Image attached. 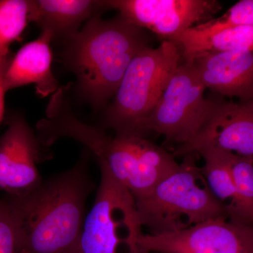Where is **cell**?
<instances>
[{"label":"cell","mask_w":253,"mask_h":253,"mask_svg":"<svg viewBox=\"0 0 253 253\" xmlns=\"http://www.w3.org/2000/svg\"><path fill=\"white\" fill-rule=\"evenodd\" d=\"M94 189L84 155L30 194L6 195L19 253H79L86 201Z\"/></svg>","instance_id":"obj_1"},{"label":"cell","mask_w":253,"mask_h":253,"mask_svg":"<svg viewBox=\"0 0 253 253\" xmlns=\"http://www.w3.org/2000/svg\"><path fill=\"white\" fill-rule=\"evenodd\" d=\"M64 42L63 60L76 76L78 93L99 110L114 96L131 61L148 46L149 37L121 16H99Z\"/></svg>","instance_id":"obj_2"},{"label":"cell","mask_w":253,"mask_h":253,"mask_svg":"<svg viewBox=\"0 0 253 253\" xmlns=\"http://www.w3.org/2000/svg\"><path fill=\"white\" fill-rule=\"evenodd\" d=\"M199 154L183 156L179 168L149 194L135 200L141 227L151 235L186 229L204 221L226 216V205L211 192L197 165Z\"/></svg>","instance_id":"obj_3"},{"label":"cell","mask_w":253,"mask_h":253,"mask_svg":"<svg viewBox=\"0 0 253 253\" xmlns=\"http://www.w3.org/2000/svg\"><path fill=\"white\" fill-rule=\"evenodd\" d=\"M180 50L172 41L157 48L146 46L128 66L113 102L105 111L102 129L115 135L144 137L143 126L181 62Z\"/></svg>","instance_id":"obj_4"},{"label":"cell","mask_w":253,"mask_h":253,"mask_svg":"<svg viewBox=\"0 0 253 253\" xmlns=\"http://www.w3.org/2000/svg\"><path fill=\"white\" fill-rule=\"evenodd\" d=\"M101 181L94 205L86 216L80 241L79 253H118L128 231L134 242L143 234L135 200L113 175L106 165L97 160Z\"/></svg>","instance_id":"obj_5"},{"label":"cell","mask_w":253,"mask_h":253,"mask_svg":"<svg viewBox=\"0 0 253 253\" xmlns=\"http://www.w3.org/2000/svg\"><path fill=\"white\" fill-rule=\"evenodd\" d=\"M192 62L180 63L143 126L144 136L154 131L167 142L179 145L192 140L204 124L211 100Z\"/></svg>","instance_id":"obj_6"},{"label":"cell","mask_w":253,"mask_h":253,"mask_svg":"<svg viewBox=\"0 0 253 253\" xmlns=\"http://www.w3.org/2000/svg\"><path fill=\"white\" fill-rule=\"evenodd\" d=\"M136 242L158 253H253V225L222 216L174 232L143 233Z\"/></svg>","instance_id":"obj_7"},{"label":"cell","mask_w":253,"mask_h":253,"mask_svg":"<svg viewBox=\"0 0 253 253\" xmlns=\"http://www.w3.org/2000/svg\"><path fill=\"white\" fill-rule=\"evenodd\" d=\"M106 5L163 41H174L190 28L212 19L221 9L216 0H109Z\"/></svg>","instance_id":"obj_8"},{"label":"cell","mask_w":253,"mask_h":253,"mask_svg":"<svg viewBox=\"0 0 253 253\" xmlns=\"http://www.w3.org/2000/svg\"><path fill=\"white\" fill-rule=\"evenodd\" d=\"M22 116L10 118L0 137V191L7 196L30 194L42 184L38 163L50 159Z\"/></svg>","instance_id":"obj_9"},{"label":"cell","mask_w":253,"mask_h":253,"mask_svg":"<svg viewBox=\"0 0 253 253\" xmlns=\"http://www.w3.org/2000/svg\"><path fill=\"white\" fill-rule=\"evenodd\" d=\"M207 148L253 156V100L227 102L211 100L204 124L196 136L174 149V157Z\"/></svg>","instance_id":"obj_10"},{"label":"cell","mask_w":253,"mask_h":253,"mask_svg":"<svg viewBox=\"0 0 253 253\" xmlns=\"http://www.w3.org/2000/svg\"><path fill=\"white\" fill-rule=\"evenodd\" d=\"M191 62L206 89L241 102L253 100V51L210 53Z\"/></svg>","instance_id":"obj_11"},{"label":"cell","mask_w":253,"mask_h":253,"mask_svg":"<svg viewBox=\"0 0 253 253\" xmlns=\"http://www.w3.org/2000/svg\"><path fill=\"white\" fill-rule=\"evenodd\" d=\"M53 41L54 38L49 32L42 31L39 38L18 50L13 56L5 76L6 92L34 84L37 94L46 97L59 89V83L51 69L52 52L50 44Z\"/></svg>","instance_id":"obj_12"},{"label":"cell","mask_w":253,"mask_h":253,"mask_svg":"<svg viewBox=\"0 0 253 253\" xmlns=\"http://www.w3.org/2000/svg\"><path fill=\"white\" fill-rule=\"evenodd\" d=\"M106 1L33 0V23L63 41L77 33L84 21L100 16Z\"/></svg>","instance_id":"obj_13"},{"label":"cell","mask_w":253,"mask_h":253,"mask_svg":"<svg viewBox=\"0 0 253 253\" xmlns=\"http://www.w3.org/2000/svg\"><path fill=\"white\" fill-rule=\"evenodd\" d=\"M172 42L178 46L186 62L210 53L253 51V26L229 28L209 34L190 28Z\"/></svg>","instance_id":"obj_14"},{"label":"cell","mask_w":253,"mask_h":253,"mask_svg":"<svg viewBox=\"0 0 253 253\" xmlns=\"http://www.w3.org/2000/svg\"><path fill=\"white\" fill-rule=\"evenodd\" d=\"M231 168L235 197L226 205L228 218L253 225V156L233 154Z\"/></svg>","instance_id":"obj_15"},{"label":"cell","mask_w":253,"mask_h":253,"mask_svg":"<svg viewBox=\"0 0 253 253\" xmlns=\"http://www.w3.org/2000/svg\"><path fill=\"white\" fill-rule=\"evenodd\" d=\"M204 159L201 172L211 192L221 202L235 197V185L231 164L234 153L207 148L199 153Z\"/></svg>","instance_id":"obj_16"},{"label":"cell","mask_w":253,"mask_h":253,"mask_svg":"<svg viewBox=\"0 0 253 253\" xmlns=\"http://www.w3.org/2000/svg\"><path fill=\"white\" fill-rule=\"evenodd\" d=\"M33 22V0H0V56L9 54L12 43Z\"/></svg>","instance_id":"obj_17"},{"label":"cell","mask_w":253,"mask_h":253,"mask_svg":"<svg viewBox=\"0 0 253 253\" xmlns=\"http://www.w3.org/2000/svg\"><path fill=\"white\" fill-rule=\"evenodd\" d=\"M241 26H253V0L238 1L222 16L196 25L191 29L198 33L209 34Z\"/></svg>","instance_id":"obj_18"},{"label":"cell","mask_w":253,"mask_h":253,"mask_svg":"<svg viewBox=\"0 0 253 253\" xmlns=\"http://www.w3.org/2000/svg\"><path fill=\"white\" fill-rule=\"evenodd\" d=\"M0 253H19L14 221L4 199H0Z\"/></svg>","instance_id":"obj_19"},{"label":"cell","mask_w":253,"mask_h":253,"mask_svg":"<svg viewBox=\"0 0 253 253\" xmlns=\"http://www.w3.org/2000/svg\"><path fill=\"white\" fill-rule=\"evenodd\" d=\"M11 53L5 56H0V125L4 116V96L6 91L4 86L5 76L12 59Z\"/></svg>","instance_id":"obj_20"},{"label":"cell","mask_w":253,"mask_h":253,"mask_svg":"<svg viewBox=\"0 0 253 253\" xmlns=\"http://www.w3.org/2000/svg\"><path fill=\"white\" fill-rule=\"evenodd\" d=\"M128 253H158L154 252H149V251H145V250H143L139 247V246H136V247L134 248V249H131L130 251L128 252Z\"/></svg>","instance_id":"obj_21"}]
</instances>
